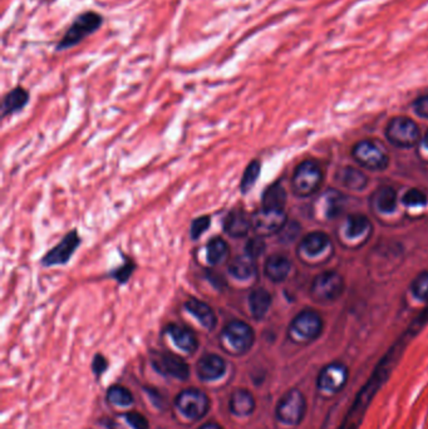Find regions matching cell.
<instances>
[{
  "label": "cell",
  "instance_id": "8992f818",
  "mask_svg": "<svg viewBox=\"0 0 428 429\" xmlns=\"http://www.w3.org/2000/svg\"><path fill=\"white\" fill-rule=\"evenodd\" d=\"M349 370L346 364L333 362L327 364L316 377V388L324 395H336L346 388Z\"/></svg>",
  "mask_w": 428,
  "mask_h": 429
},
{
  "label": "cell",
  "instance_id": "f35d334b",
  "mask_svg": "<svg viewBox=\"0 0 428 429\" xmlns=\"http://www.w3.org/2000/svg\"><path fill=\"white\" fill-rule=\"evenodd\" d=\"M414 112L422 117V119H428V96H421L414 101Z\"/></svg>",
  "mask_w": 428,
  "mask_h": 429
},
{
  "label": "cell",
  "instance_id": "ab89813d",
  "mask_svg": "<svg viewBox=\"0 0 428 429\" xmlns=\"http://www.w3.org/2000/svg\"><path fill=\"white\" fill-rule=\"evenodd\" d=\"M107 368H108V362H107L105 356H102V354H97V356H95V359L92 362V369H93V373L96 376L103 374Z\"/></svg>",
  "mask_w": 428,
  "mask_h": 429
},
{
  "label": "cell",
  "instance_id": "74e56055",
  "mask_svg": "<svg viewBox=\"0 0 428 429\" xmlns=\"http://www.w3.org/2000/svg\"><path fill=\"white\" fill-rule=\"evenodd\" d=\"M125 419L134 429H149L150 427L146 417L137 412H128L125 415Z\"/></svg>",
  "mask_w": 428,
  "mask_h": 429
},
{
  "label": "cell",
  "instance_id": "cb8c5ba5",
  "mask_svg": "<svg viewBox=\"0 0 428 429\" xmlns=\"http://www.w3.org/2000/svg\"><path fill=\"white\" fill-rule=\"evenodd\" d=\"M229 273L235 279L242 280V282L251 279L256 273L254 259L249 258L248 255L235 258L229 265Z\"/></svg>",
  "mask_w": 428,
  "mask_h": 429
},
{
  "label": "cell",
  "instance_id": "f546056e",
  "mask_svg": "<svg viewBox=\"0 0 428 429\" xmlns=\"http://www.w3.org/2000/svg\"><path fill=\"white\" fill-rule=\"evenodd\" d=\"M370 228L369 220L363 214H351L347 220L346 234L349 238L360 237Z\"/></svg>",
  "mask_w": 428,
  "mask_h": 429
},
{
  "label": "cell",
  "instance_id": "60d3db41",
  "mask_svg": "<svg viewBox=\"0 0 428 429\" xmlns=\"http://www.w3.org/2000/svg\"><path fill=\"white\" fill-rule=\"evenodd\" d=\"M200 429H223V427L218 426V423H206Z\"/></svg>",
  "mask_w": 428,
  "mask_h": 429
},
{
  "label": "cell",
  "instance_id": "e0dca14e",
  "mask_svg": "<svg viewBox=\"0 0 428 429\" xmlns=\"http://www.w3.org/2000/svg\"><path fill=\"white\" fill-rule=\"evenodd\" d=\"M185 308L207 330H212L216 326L218 319L215 315V311L212 310L210 305H207L205 302L191 297L185 303Z\"/></svg>",
  "mask_w": 428,
  "mask_h": 429
},
{
  "label": "cell",
  "instance_id": "9c48e42d",
  "mask_svg": "<svg viewBox=\"0 0 428 429\" xmlns=\"http://www.w3.org/2000/svg\"><path fill=\"white\" fill-rule=\"evenodd\" d=\"M387 138L397 147H414L420 140V130L412 119L396 117L387 127Z\"/></svg>",
  "mask_w": 428,
  "mask_h": 429
},
{
  "label": "cell",
  "instance_id": "f1b7e54d",
  "mask_svg": "<svg viewBox=\"0 0 428 429\" xmlns=\"http://www.w3.org/2000/svg\"><path fill=\"white\" fill-rule=\"evenodd\" d=\"M229 252L225 240L221 237H214L206 246V259L210 265H216L224 259Z\"/></svg>",
  "mask_w": 428,
  "mask_h": 429
},
{
  "label": "cell",
  "instance_id": "9a60e30c",
  "mask_svg": "<svg viewBox=\"0 0 428 429\" xmlns=\"http://www.w3.org/2000/svg\"><path fill=\"white\" fill-rule=\"evenodd\" d=\"M197 376L203 382L216 380L225 374L226 363L221 356L207 354L197 363Z\"/></svg>",
  "mask_w": 428,
  "mask_h": 429
},
{
  "label": "cell",
  "instance_id": "d6a6232c",
  "mask_svg": "<svg viewBox=\"0 0 428 429\" xmlns=\"http://www.w3.org/2000/svg\"><path fill=\"white\" fill-rule=\"evenodd\" d=\"M403 204L408 208H417V206H425L427 204V196L425 193L417 190V188H411L408 190L405 196H403Z\"/></svg>",
  "mask_w": 428,
  "mask_h": 429
},
{
  "label": "cell",
  "instance_id": "5b68a950",
  "mask_svg": "<svg viewBox=\"0 0 428 429\" xmlns=\"http://www.w3.org/2000/svg\"><path fill=\"white\" fill-rule=\"evenodd\" d=\"M307 415V400L299 389H290L280 398L275 409L279 423L286 427L299 426Z\"/></svg>",
  "mask_w": 428,
  "mask_h": 429
},
{
  "label": "cell",
  "instance_id": "83f0119b",
  "mask_svg": "<svg viewBox=\"0 0 428 429\" xmlns=\"http://www.w3.org/2000/svg\"><path fill=\"white\" fill-rule=\"evenodd\" d=\"M377 208L383 214H391L397 206V193L392 187H382L376 193Z\"/></svg>",
  "mask_w": 428,
  "mask_h": 429
},
{
  "label": "cell",
  "instance_id": "277c9868",
  "mask_svg": "<svg viewBox=\"0 0 428 429\" xmlns=\"http://www.w3.org/2000/svg\"><path fill=\"white\" fill-rule=\"evenodd\" d=\"M322 330L323 320L320 315L316 311L304 310L299 312L290 323L288 336L295 344L305 345L316 341L322 334Z\"/></svg>",
  "mask_w": 428,
  "mask_h": 429
},
{
  "label": "cell",
  "instance_id": "8fae6325",
  "mask_svg": "<svg viewBox=\"0 0 428 429\" xmlns=\"http://www.w3.org/2000/svg\"><path fill=\"white\" fill-rule=\"evenodd\" d=\"M253 230L257 236H270L280 232L286 225L284 210H268L262 208L251 217Z\"/></svg>",
  "mask_w": 428,
  "mask_h": 429
},
{
  "label": "cell",
  "instance_id": "d4e9b609",
  "mask_svg": "<svg viewBox=\"0 0 428 429\" xmlns=\"http://www.w3.org/2000/svg\"><path fill=\"white\" fill-rule=\"evenodd\" d=\"M286 204V190L280 184L271 185L264 193L263 208H268V210H284Z\"/></svg>",
  "mask_w": 428,
  "mask_h": 429
},
{
  "label": "cell",
  "instance_id": "ac0fdd59",
  "mask_svg": "<svg viewBox=\"0 0 428 429\" xmlns=\"http://www.w3.org/2000/svg\"><path fill=\"white\" fill-rule=\"evenodd\" d=\"M166 332L173 339L175 345L186 353H194L199 347V341H197L195 334L185 326L170 324L167 326Z\"/></svg>",
  "mask_w": 428,
  "mask_h": 429
},
{
  "label": "cell",
  "instance_id": "484cf974",
  "mask_svg": "<svg viewBox=\"0 0 428 429\" xmlns=\"http://www.w3.org/2000/svg\"><path fill=\"white\" fill-rule=\"evenodd\" d=\"M339 182L342 185L349 188V190H362L367 185L368 178L366 177L364 173L361 171L354 169V167H346L338 173Z\"/></svg>",
  "mask_w": 428,
  "mask_h": 429
},
{
  "label": "cell",
  "instance_id": "b9f144b4",
  "mask_svg": "<svg viewBox=\"0 0 428 429\" xmlns=\"http://www.w3.org/2000/svg\"><path fill=\"white\" fill-rule=\"evenodd\" d=\"M425 146H426V148H428V131L426 136H425Z\"/></svg>",
  "mask_w": 428,
  "mask_h": 429
},
{
  "label": "cell",
  "instance_id": "4dcf8cb0",
  "mask_svg": "<svg viewBox=\"0 0 428 429\" xmlns=\"http://www.w3.org/2000/svg\"><path fill=\"white\" fill-rule=\"evenodd\" d=\"M107 400H110L114 406L127 407L134 403V395L128 391L127 388L122 385H113L107 392Z\"/></svg>",
  "mask_w": 428,
  "mask_h": 429
},
{
  "label": "cell",
  "instance_id": "d590c367",
  "mask_svg": "<svg viewBox=\"0 0 428 429\" xmlns=\"http://www.w3.org/2000/svg\"><path fill=\"white\" fill-rule=\"evenodd\" d=\"M412 291L414 296L418 297L420 300L428 302V273L420 275L414 284H412Z\"/></svg>",
  "mask_w": 428,
  "mask_h": 429
},
{
  "label": "cell",
  "instance_id": "d6986e66",
  "mask_svg": "<svg viewBox=\"0 0 428 429\" xmlns=\"http://www.w3.org/2000/svg\"><path fill=\"white\" fill-rule=\"evenodd\" d=\"M28 102H29V92L27 89L19 86L9 90L3 99V106H1L3 117L12 116L16 112L22 111Z\"/></svg>",
  "mask_w": 428,
  "mask_h": 429
},
{
  "label": "cell",
  "instance_id": "3957f363",
  "mask_svg": "<svg viewBox=\"0 0 428 429\" xmlns=\"http://www.w3.org/2000/svg\"><path fill=\"white\" fill-rule=\"evenodd\" d=\"M255 333L253 328L241 320H234L224 328L220 335V344L226 353L241 356L253 348Z\"/></svg>",
  "mask_w": 428,
  "mask_h": 429
},
{
  "label": "cell",
  "instance_id": "6da1fadb",
  "mask_svg": "<svg viewBox=\"0 0 428 429\" xmlns=\"http://www.w3.org/2000/svg\"><path fill=\"white\" fill-rule=\"evenodd\" d=\"M412 336H414V334L411 330L406 332V334L383 356V359L377 365L373 374L369 378L368 382L363 385L361 392L357 394L352 407L349 408L346 418L340 424L339 429L360 428L369 404L372 403V400L375 398L377 392L379 391V388L388 380L392 370L399 363V358L403 354L405 348Z\"/></svg>",
  "mask_w": 428,
  "mask_h": 429
},
{
  "label": "cell",
  "instance_id": "1f68e13d",
  "mask_svg": "<svg viewBox=\"0 0 428 429\" xmlns=\"http://www.w3.org/2000/svg\"><path fill=\"white\" fill-rule=\"evenodd\" d=\"M260 171H262V164H260L259 161L255 160V161H251V162L249 163V166L247 167L245 172H244L242 178H241V193L247 195L254 187L257 178H259V175H260Z\"/></svg>",
  "mask_w": 428,
  "mask_h": 429
},
{
  "label": "cell",
  "instance_id": "603a6c76",
  "mask_svg": "<svg viewBox=\"0 0 428 429\" xmlns=\"http://www.w3.org/2000/svg\"><path fill=\"white\" fill-rule=\"evenodd\" d=\"M329 246V237L324 232H312L301 244V252L309 258L320 255Z\"/></svg>",
  "mask_w": 428,
  "mask_h": 429
},
{
  "label": "cell",
  "instance_id": "2e32d148",
  "mask_svg": "<svg viewBox=\"0 0 428 429\" xmlns=\"http://www.w3.org/2000/svg\"><path fill=\"white\" fill-rule=\"evenodd\" d=\"M253 229L251 217L244 210H233L224 220V230L229 236H247L249 231Z\"/></svg>",
  "mask_w": 428,
  "mask_h": 429
},
{
  "label": "cell",
  "instance_id": "30bf717a",
  "mask_svg": "<svg viewBox=\"0 0 428 429\" xmlns=\"http://www.w3.org/2000/svg\"><path fill=\"white\" fill-rule=\"evenodd\" d=\"M176 407L185 417L197 421L207 413L210 408V400L199 389H186L177 395Z\"/></svg>",
  "mask_w": 428,
  "mask_h": 429
},
{
  "label": "cell",
  "instance_id": "7c38bea8",
  "mask_svg": "<svg viewBox=\"0 0 428 429\" xmlns=\"http://www.w3.org/2000/svg\"><path fill=\"white\" fill-rule=\"evenodd\" d=\"M353 156L357 162L368 170H384L388 166V156L373 142H360L354 147Z\"/></svg>",
  "mask_w": 428,
  "mask_h": 429
},
{
  "label": "cell",
  "instance_id": "ba28073f",
  "mask_svg": "<svg viewBox=\"0 0 428 429\" xmlns=\"http://www.w3.org/2000/svg\"><path fill=\"white\" fill-rule=\"evenodd\" d=\"M323 173L316 163L305 161L298 166L294 173L293 191L295 195L305 197L316 193L322 182Z\"/></svg>",
  "mask_w": 428,
  "mask_h": 429
},
{
  "label": "cell",
  "instance_id": "52a82bcc",
  "mask_svg": "<svg viewBox=\"0 0 428 429\" xmlns=\"http://www.w3.org/2000/svg\"><path fill=\"white\" fill-rule=\"evenodd\" d=\"M344 290L343 278L334 271L318 275L312 284V297L319 304L333 303Z\"/></svg>",
  "mask_w": 428,
  "mask_h": 429
},
{
  "label": "cell",
  "instance_id": "4fadbf2b",
  "mask_svg": "<svg viewBox=\"0 0 428 429\" xmlns=\"http://www.w3.org/2000/svg\"><path fill=\"white\" fill-rule=\"evenodd\" d=\"M81 244V237L78 236V232L73 230L69 231L66 236L62 238L60 244L54 246L52 250L47 252L45 258L42 259L43 267H55V265H64L72 258L75 250Z\"/></svg>",
  "mask_w": 428,
  "mask_h": 429
},
{
  "label": "cell",
  "instance_id": "7402d4cb",
  "mask_svg": "<svg viewBox=\"0 0 428 429\" xmlns=\"http://www.w3.org/2000/svg\"><path fill=\"white\" fill-rule=\"evenodd\" d=\"M271 295L268 290L263 288L255 289L249 295V308L251 315L260 320L263 319L270 309Z\"/></svg>",
  "mask_w": 428,
  "mask_h": 429
},
{
  "label": "cell",
  "instance_id": "4316f807",
  "mask_svg": "<svg viewBox=\"0 0 428 429\" xmlns=\"http://www.w3.org/2000/svg\"><path fill=\"white\" fill-rule=\"evenodd\" d=\"M322 204V210L324 214L328 219H333L336 216H338L340 210L343 208V197L342 193L336 191V190H328L323 193V197L320 200Z\"/></svg>",
  "mask_w": 428,
  "mask_h": 429
},
{
  "label": "cell",
  "instance_id": "7a4b0ae2",
  "mask_svg": "<svg viewBox=\"0 0 428 429\" xmlns=\"http://www.w3.org/2000/svg\"><path fill=\"white\" fill-rule=\"evenodd\" d=\"M105 23V18L95 10H86L77 15L75 21L71 23L63 37L55 45V52H64L75 48L87 37L93 36L101 29Z\"/></svg>",
  "mask_w": 428,
  "mask_h": 429
},
{
  "label": "cell",
  "instance_id": "ffe728a7",
  "mask_svg": "<svg viewBox=\"0 0 428 429\" xmlns=\"http://www.w3.org/2000/svg\"><path fill=\"white\" fill-rule=\"evenodd\" d=\"M290 260L283 255H273L265 262V275L274 282H284L290 273Z\"/></svg>",
  "mask_w": 428,
  "mask_h": 429
},
{
  "label": "cell",
  "instance_id": "e575fe53",
  "mask_svg": "<svg viewBox=\"0 0 428 429\" xmlns=\"http://www.w3.org/2000/svg\"><path fill=\"white\" fill-rule=\"evenodd\" d=\"M265 252V243H264L263 237L255 236L250 238L247 246H245V255H248L249 258L255 260L259 258L263 252Z\"/></svg>",
  "mask_w": 428,
  "mask_h": 429
},
{
  "label": "cell",
  "instance_id": "5bb4252c",
  "mask_svg": "<svg viewBox=\"0 0 428 429\" xmlns=\"http://www.w3.org/2000/svg\"><path fill=\"white\" fill-rule=\"evenodd\" d=\"M152 365L161 374L180 380H186L190 376L188 363L171 353H156L152 356Z\"/></svg>",
  "mask_w": 428,
  "mask_h": 429
},
{
  "label": "cell",
  "instance_id": "44dd1931",
  "mask_svg": "<svg viewBox=\"0 0 428 429\" xmlns=\"http://www.w3.org/2000/svg\"><path fill=\"white\" fill-rule=\"evenodd\" d=\"M255 409V398L247 389H238L230 398V410L239 417L250 415Z\"/></svg>",
  "mask_w": 428,
  "mask_h": 429
},
{
  "label": "cell",
  "instance_id": "8d00e7d4",
  "mask_svg": "<svg viewBox=\"0 0 428 429\" xmlns=\"http://www.w3.org/2000/svg\"><path fill=\"white\" fill-rule=\"evenodd\" d=\"M136 265L132 260H127L122 267L116 269L112 273L113 279H116L120 284H125L129 280L132 273L135 271Z\"/></svg>",
  "mask_w": 428,
  "mask_h": 429
},
{
  "label": "cell",
  "instance_id": "836d02e7",
  "mask_svg": "<svg viewBox=\"0 0 428 429\" xmlns=\"http://www.w3.org/2000/svg\"><path fill=\"white\" fill-rule=\"evenodd\" d=\"M211 225L210 216H201L195 219L191 223V229H190V236L192 240H197L199 237L203 235V232H206Z\"/></svg>",
  "mask_w": 428,
  "mask_h": 429
}]
</instances>
